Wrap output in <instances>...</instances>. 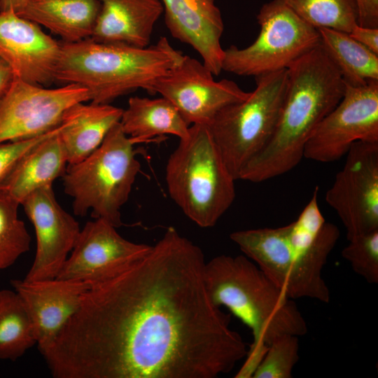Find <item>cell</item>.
<instances>
[{"mask_svg": "<svg viewBox=\"0 0 378 378\" xmlns=\"http://www.w3.org/2000/svg\"><path fill=\"white\" fill-rule=\"evenodd\" d=\"M60 130L21 158L1 186V192L21 205L33 192L62 178L68 162L58 136Z\"/></svg>", "mask_w": 378, "mask_h": 378, "instance_id": "44dd1931", "label": "cell"}, {"mask_svg": "<svg viewBox=\"0 0 378 378\" xmlns=\"http://www.w3.org/2000/svg\"><path fill=\"white\" fill-rule=\"evenodd\" d=\"M134 144L120 123L82 161L69 164L62 176L64 191L73 200L75 215L91 211L114 227L122 225L120 209L127 202L141 164Z\"/></svg>", "mask_w": 378, "mask_h": 378, "instance_id": "8992f818", "label": "cell"}, {"mask_svg": "<svg viewBox=\"0 0 378 378\" xmlns=\"http://www.w3.org/2000/svg\"><path fill=\"white\" fill-rule=\"evenodd\" d=\"M19 206L0 191V270L13 265L30 248L31 237L18 217Z\"/></svg>", "mask_w": 378, "mask_h": 378, "instance_id": "4316f807", "label": "cell"}, {"mask_svg": "<svg viewBox=\"0 0 378 378\" xmlns=\"http://www.w3.org/2000/svg\"><path fill=\"white\" fill-rule=\"evenodd\" d=\"M29 0H0V12L13 11L19 14Z\"/></svg>", "mask_w": 378, "mask_h": 378, "instance_id": "836d02e7", "label": "cell"}, {"mask_svg": "<svg viewBox=\"0 0 378 378\" xmlns=\"http://www.w3.org/2000/svg\"><path fill=\"white\" fill-rule=\"evenodd\" d=\"M298 337L285 335L274 340L256 368L253 378H291L299 360Z\"/></svg>", "mask_w": 378, "mask_h": 378, "instance_id": "83f0119b", "label": "cell"}, {"mask_svg": "<svg viewBox=\"0 0 378 378\" xmlns=\"http://www.w3.org/2000/svg\"><path fill=\"white\" fill-rule=\"evenodd\" d=\"M204 279L211 301L225 307L251 329L250 348L267 347L281 336L307 332L293 299L246 255L213 258L205 264Z\"/></svg>", "mask_w": 378, "mask_h": 378, "instance_id": "277c9868", "label": "cell"}, {"mask_svg": "<svg viewBox=\"0 0 378 378\" xmlns=\"http://www.w3.org/2000/svg\"><path fill=\"white\" fill-rule=\"evenodd\" d=\"M100 9L99 0H29L18 15L72 43L91 38Z\"/></svg>", "mask_w": 378, "mask_h": 378, "instance_id": "7402d4cb", "label": "cell"}, {"mask_svg": "<svg viewBox=\"0 0 378 378\" xmlns=\"http://www.w3.org/2000/svg\"><path fill=\"white\" fill-rule=\"evenodd\" d=\"M32 323L40 352L48 348L78 310L89 281L13 279Z\"/></svg>", "mask_w": 378, "mask_h": 378, "instance_id": "e0dca14e", "label": "cell"}, {"mask_svg": "<svg viewBox=\"0 0 378 378\" xmlns=\"http://www.w3.org/2000/svg\"><path fill=\"white\" fill-rule=\"evenodd\" d=\"M183 55L165 37L144 48L90 38L62 41L55 80L79 85L88 90L92 103L108 104L140 88L153 94L155 83Z\"/></svg>", "mask_w": 378, "mask_h": 378, "instance_id": "3957f363", "label": "cell"}, {"mask_svg": "<svg viewBox=\"0 0 378 378\" xmlns=\"http://www.w3.org/2000/svg\"><path fill=\"white\" fill-rule=\"evenodd\" d=\"M101 9L90 38L139 48L149 45L163 13L160 0H99Z\"/></svg>", "mask_w": 378, "mask_h": 378, "instance_id": "d6986e66", "label": "cell"}, {"mask_svg": "<svg viewBox=\"0 0 378 378\" xmlns=\"http://www.w3.org/2000/svg\"><path fill=\"white\" fill-rule=\"evenodd\" d=\"M155 93L168 99L190 126L208 125L221 109L244 101L250 92H245L231 80H215L203 62L183 55L155 83Z\"/></svg>", "mask_w": 378, "mask_h": 378, "instance_id": "4fadbf2b", "label": "cell"}, {"mask_svg": "<svg viewBox=\"0 0 378 378\" xmlns=\"http://www.w3.org/2000/svg\"><path fill=\"white\" fill-rule=\"evenodd\" d=\"M290 223L279 227L235 231L230 234L244 255L291 299L330 301L321 262L299 255L290 240Z\"/></svg>", "mask_w": 378, "mask_h": 378, "instance_id": "9c48e42d", "label": "cell"}, {"mask_svg": "<svg viewBox=\"0 0 378 378\" xmlns=\"http://www.w3.org/2000/svg\"><path fill=\"white\" fill-rule=\"evenodd\" d=\"M90 101L77 84L47 88L14 78L0 101V144L34 138L58 127L66 109Z\"/></svg>", "mask_w": 378, "mask_h": 378, "instance_id": "30bf717a", "label": "cell"}, {"mask_svg": "<svg viewBox=\"0 0 378 378\" xmlns=\"http://www.w3.org/2000/svg\"><path fill=\"white\" fill-rule=\"evenodd\" d=\"M171 35L192 48L204 65L218 76L222 71L224 31L221 12L215 0H160Z\"/></svg>", "mask_w": 378, "mask_h": 378, "instance_id": "ac0fdd59", "label": "cell"}, {"mask_svg": "<svg viewBox=\"0 0 378 378\" xmlns=\"http://www.w3.org/2000/svg\"><path fill=\"white\" fill-rule=\"evenodd\" d=\"M299 17L316 29L349 34L358 24L356 0H283Z\"/></svg>", "mask_w": 378, "mask_h": 378, "instance_id": "484cf974", "label": "cell"}, {"mask_svg": "<svg viewBox=\"0 0 378 378\" xmlns=\"http://www.w3.org/2000/svg\"><path fill=\"white\" fill-rule=\"evenodd\" d=\"M123 109L110 104L78 102L62 116L59 138L68 165L78 163L103 142L111 129L120 122Z\"/></svg>", "mask_w": 378, "mask_h": 378, "instance_id": "ffe728a7", "label": "cell"}, {"mask_svg": "<svg viewBox=\"0 0 378 378\" xmlns=\"http://www.w3.org/2000/svg\"><path fill=\"white\" fill-rule=\"evenodd\" d=\"M287 78V69L255 77V88L248 97L221 109L207 125L235 180L272 138L281 114Z\"/></svg>", "mask_w": 378, "mask_h": 378, "instance_id": "52a82bcc", "label": "cell"}, {"mask_svg": "<svg viewBox=\"0 0 378 378\" xmlns=\"http://www.w3.org/2000/svg\"><path fill=\"white\" fill-rule=\"evenodd\" d=\"M345 84L340 102L308 139L304 158L332 162L356 142H378V81L358 87Z\"/></svg>", "mask_w": 378, "mask_h": 378, "instance_id": "8fae6325", "label": "cell"}, {"mask_svg": "<svg viewBox=\"0 0 378 378\" xmlns=\"http://www.w3.org/2000/svg\"><path fill=\"white\" fill-rule=\"evenodd\" d=\"M342 251L353 270L370 284L378 282V229L348 240Z\"/></svg>", "mask_w": 378, "mask_h": 378, "instance_id": "f1b7e54d", "label": "cell"}, {"mask_svg": "<svg viewBox=\"0 0 378 378\" xmlns=\"http://www.w3.org/2000/svg\"><path fill=\"white\" fill-rule=\"evenodd\" d=\"M36 344L28 312L15 290H0V359L15 361Z\"/></svg>", "mask_w": 378, "mask_h": 378, "instance_id": "d4e9b609", "label": "cell"}, {"mask_svg": "<svg viewBox=\"0 0 378 378\" xmlns=\"http://www.w3.org/2000/svg\"><path fill=\"white\" fill-rule=\"evenodd\" d=\"M165 180L171 198L201 227L214 226L234 201L235 179L209 129L192 125L167 160Z\"/></svg>", "mask_w": 378, "mask_h": 378, "instance_id": "5b68a950", "label": "cell"}, {"mask_svg": "<svg viewBox=\"0 0 378 378\" xmlns=\"http://www.w3.org/2000/svg\"><path fill=\"white\" fill-rule=\"evenodd\" d=\"M120 123L134 144L164 134L183 139L188 136L190 127L176 108L163 97H130Z\"/></svg>", "mask_w": 378, "mask_h": 378, "instance_id": "603a6c76", "label": "cell"}, {"mask_svg": "<svg viewBox=\"0 0 378 378\" xmlns=\"http://www.w3.org/2000/svg\"><path fill=\"white\" fill-rule=\"evenodd\" d=\"M60 42L13 11L0 12V57L15 78L47 85L55 81Z\"/></svg>", "mask_w": 378, "mask_h": 378, "instance_id": "2e32d148", "label": "cell"}, {"mask_svg": "<svg viewBox=\"0 0 378 378\" xmlns=\"http://www.w3.org/2000/svg\"><path fill=\"white\" fill-rule=\"evenodd\" d=\"M287 72L274 132L241 170V180L260 183L293 169L304 158L312 133L344 95L345 82L321 44L295 61Z\"/></svg>", "mask_w": 378, "mask_h": 378, "instance_id": "7a4b0ae2", "label": "cell"}, {"mask_svg": "<svg viewBox=\"0 0 378 378\" xmlns=\"http://www.w3.org/2000/svg\"><path fill=\"white\" fill-rule=\"evenodd\" d=\"M14 78L11 68L0 57V101L10 88Z\"/></svg>", "mask_w": 378, "mask_h": 378, "instance_id": "d6a6232c", "label": "cell"}, {"mask_svg": "<svg viewBox=\"0 0 378 378\" xmlns=\"http://www.w3.org/2000/svg\"><path fill=\"white\" fill-rule=\"evenodd\" d=\"M60 128L61 124L50 132L34 138L0 144V188L25 153L46 138L57 132Z\"/></svg>", "mask_w": 378, "mask_h": 378, "instance_id": "f546056e", "label": "cell"}, {"mask_svg": "<svg viewBox=\"0 0 378 378\" xmlns=\"http://www.w3.org/2000/svg\"><path fill=\"white\" fill-rule=\"evenodd\" d=\"M326 194L348 240L378 229V142L358 141Z\"/></svg>", "mask_w": 378, "mask_h": 378, "instance_id": "7c38bea8", "label": "cell"}, {"mask_svg": "<svg viewBox=\"0 0 378 378\" xmlns=\"http://www.w3.org/2000/svg\"><path fill=\"white\" fill-rule=\"evenodd\" d=\"M349 34L354 40L378 55V28L357 24Z\"/></svg>", "mask_w": 378, "mask_h": 378, "instance_id": "1f68e13d", "label": "cell"}, {"mask_svg": "<svg viewBox=\"0 0 378 378\" xmlns=\"http://www.w3.org/2000/svg\"><path fill=\"white\" fill-rule=\"evenodd\" d=\"M260 32L248 46L224 49L222 71L253 76L287 69L298 59L321 44L318 29L299 17L283 0L260 8Z\"/></svg>", "mask_w": 378, "mask_h": 378, "instance_id": "ba28073f", "label": "cell"}, {"mask_svg": "<svg viewBox=\"0 0 378 378\" xmlns=\"http://www.w3.org/2000/svg\"><path fill=\"white\" fill-rule=\"evenodd\" d=\"M318 31L321 46L345 83L358 87L378 81V55L348 33L325 28Z\"/></svg>", "mask_w": 378, "mask_h": 378, "instance_id": "cb8c5ba5", "label": "cell"}, {"mask_svg": "<svg viewBox=\"0 0 378 378\" xmlns=\"http://www.w3.org/2000/svg\"><path fill=\"white\" fill-rule=\"evenodd\" d=\"M362 27L378 28V0H356Z\"/></svg>", "mask_w": 378, "mask_h": 378, "instance_id": "4dcf8cb0", "label": "cell"}, {"mask_svg": "<svg viewBox=\"0 0 378 378\" xmlns=\"http://www.w3.org/2000/svg\"><path fill=\"white\" fill-rule=\"evenodd\" d=\"M202 249L174 227L141 258L90 281L41 352L55 378H216L247 354L209 298Z\"/></svg>", "mask_w": 378, "mask_h": 378, "instance_id": "6da1fadb", "label": "cell"}, {"mask_svg": "<svg viewBox=\"0 0 378 378\" xmlns=\"http://www.w3.org/2000/svg\"><path fill=\"white\" fill-rule=\"evenodd\" d=\"M152 246L123 238L116 227L101 219L88 221L56 278L93 281L145 255Z\"/></svg>", "mask_w": 378, "mask_h": 378, "instance_id": "9a60e30c", "label": "cell"}, {"mask_svg": "<svg viewBox=\"0 0 378 378\" xmlns=\"http://www.w3.org/2000/svg\"><path fill=\"white\" fill-rule=\"evenodd\" d=\"M21 205L34 226L36 241L34 259L24 279H55L76 243L79 223L58 203L52 186L33 192Z\"/></svg>", "mask_w": 378, "mask_h": 378, "instance_id": "5bb4252c", "label": "cell"}]
</instances>
